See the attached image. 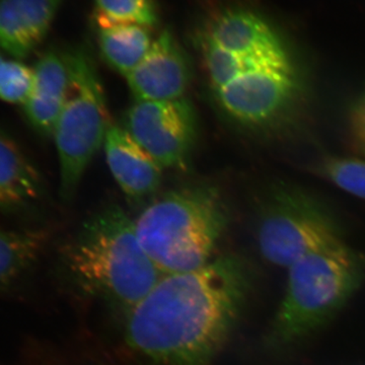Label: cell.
<instances>
[{
  "instance_id": "cell-2",
  "label": "cell",
  "mask_w": 365,
  "mask_h": 365,
  "mask_svg": "<svg viewBox=\"0 0 365 365\" xmlns=\"http://www.w3.org/2000/svg\"><path fill=\"white\" fill-rule=\"evenodd\" d=\"M66 260L83 292L125 314L163 276L141 246L134 220L117 206L101 211L83 225L67 248Z\"/></svg>"
},
{
  "instance_id": "cell-8",
  "label": "cell",
  "mask_w": 365,
  "mask_h": 365,
  "mask_svg": "<svg viewBox=\"0 0 365 365\" xmlns=\"http://www.w3.org/2000/svg\"><path fill=\"white\" fill-rule=\"evenodd\" d=\"M124 129L162 169L182 168L195 141L196 114L185 98L136 101L127 112Z\"/></svg>"
},
{
  "instance_id": "cell-15",
  "label": "cell",
  "mask_w": 365,
  "mask_h": 365,
  "mask_svg": "<svg viewBox=\"0 0 365 365\" xmlns=\"http://www.w3.org/2000/svg\"><path fill=\"white\" fill-rule=\"evenodd\" d=\"M153 43L148 26L121 24L98 28V45L103 57L125 78L143 61Z\"/></svg>"
},
{
  "instance_id": "cell-11",
  "label": "cell",
  "mask_w": 365,
  "mask_h": 365,
  "mask_svg": "<svg viewBox=\"0 0 365 365\" xmlns=\"http://www.w3.org/2000/svg\"><path fill=\"white\" fill-rule=\"evenodd\" d=\"M106 158L115 181L132 199L155 193L162 180V168L121 127H110L105 143Z\"/></svg>"
},
{
  "instance_id": "cell-18",
  "label": "cell",
  "mask_w": 365,
  "mask_h": 365,
  "mask_svg": "<svg viewBox=\"0 0 365 365\" xmlns=\"http://www.w3.org/2000/svg\"><path fill=\"white\" fill-rule=\"evenodd\" d=\"M95 14L98 28L121 24L151 28L158 21L155 0H95Z\"/></svg>"
},
{
  "instance_id": "cell-13",
  "label": "cell",
  "mask_w": 365,
  "mask_h": 365,
  "mask_svg": "<svg viewBox=\"0 0 365 365\" xmlns=\"http://www.w3.org/2000/svg\"><path fill=\"white\" fill-rule=\"evenodd\" d=\"M204 38L235 54H281L284 46L263 19L247 9H227L211 19Z\"/></svg>"
},
{
  "instance_id": "cell-19",
  "label": "cell",
  "mask_w": 365,
  "mask_h": 365,
  "mask_svg": "<svg viewBox=\"0 0 365 365\" xmlns=\"http://www.w3.org/2000/svg\"><path fill=\"white\" fill-rule=\"evenodd\" d=\"M319 172L343 191L365 200V158H327Z\"/></svg>"
},
{
  "instance_id": "cell-21",
  "label": "cell",
  "mask_w": 365,
  "mask_h": 365,
  "mask_svg": "<svg viewBox=\"0 0 365 365\" xmlns=\"http://www.w3.org/2000/svg\"><path fill=\"white\" fill-rule=\"evenodd\" d=\"M349 126L355 145L365 155V90L353 103L349 114Z\"/></svg>"
},
{
  "instance_id": "cell-10",
  "label": "cell",
  "mask_w": 365,
  "mask_h": 365,
  "mask_svg": "<svg viewBox=\"0 0 365 365\" xmlns=\"http://www.w3.org/2000/svg\"><path fill=\"white\" fill-rule=\"evenodd\" d=\"M63 0H0V49L26 58L45 39Z\"/></svg>"
},
{
  "instance_id": "cell-4",
  "label": "cell",
  "mask_w": 365,
  "mask_h": 365,
  "mask_svg": "<svg viewBox=\"0 0 365 365\" xmlns=\"http://www.w3.org/2000/svg\"><path fill=\"white\" fill-rule=\"evenodd\" d=\"M287 270V287L269 341L287 346L332 318L364 279V265L345 242L300 259Z\"/></svg>"
},
{
  "instance_id": "cell-12",
  "label": "cell",
  "mask_w": 365,
  "mask_h": 365,
  "mask_svg": "<svg viewBox=\"0 0 365 365\" xmlns=\"http://www.w3.org/2000/svg\"><path fill=\"white\" fill-rule=\"evenodd\" d=\"M34 83L30 97L24 104L26 116L34 129L53 135L66 104L69 71L66 55L45 53L34 67Z\"/></svg>"
},
{
  "instance_id": "cell-6",
  "label": "cell",
  "mask_w": 365,
  "mask_h": 365,
  "mask_svg": "<svg viewBox=\"0 0 365 365\" xmlns=\"http://www.w3.org/2000/svg\"><path fill=\"white\" fill-rule=\"evenodd\" d=\"M257 242L269 263L287 269L314 252L344 242L332 218L297 191L276 193L257 225Z\"/></svg>"
},
{
  "instance_id": "cell-5",
  "label": "cell",
  "mask_w": 365,
  "mask_h": 365,
  "mask_svg": "<svg viewBox=\"0 0 365 365\" xmlns=\"http://www.w3.org/2000/svg\"><path fill=\"white\" fill-rule=\"evenodd\" d=\"M69 85L66 104L54 130L58 151L60 189L71 198L112 124L95 63L86 52L66 55Z\"/></svg>"
},
{
  "instance_id": "cell-20",
  "label": "cell",
  "mask_w": 365,
  "mask_h": 365,
  "mask_svg": "<svg viewBox=\"0 0 365 365\" xmlns=\"http://www.w3.org/2000/svg\"><path fill=\"white\" fill-rule=\"evenodd\" d=\"M33 83L34 69L20 60H4L0 64V100L24 105L30 97Z\"/></svg>"
},
{
  "instance_id": "cell-14",
  "label": "cell",
  "mask_w": 365,
  "mask_h": 365,
  "mask_svg": "<svg viewBox=\"0 0 365 365\" xmlns=\"http://www.w3.org/2000/svg\"><path fill=\"white\" fill-rule=\"evenodd\" d=\"M39 173L13 139L0 131V209L13 210L40 196Z\"/></svg>"
},
{
  "instance_id": "cell-1",
  "label": "cell",
  "mask_w": 365,
  "mask_h": 365,
  "mask_svg": "<svg viewBox=\"0 0 365 365\" xmlns=\"http://www.w3.org/2000/svg\"><path fill=\"white\" fill-rule=\"evenodd\" d=\"M249 287L244 262L232 255L163 275L126 314L127 345L150 365H212L234 330Z\"/></svg>"
},
{
  "instance_id": "cell-17",
  "label": "cell",
  "mask_w": 365,
  "mask_h": 365,
  "mask_svg": "<svg viewBox=\"0 0 365 365\" xmlns=\"http://www.w3.org/2000/svg\"><path fill=\"white\" fill-rule=\"evenodd\" d=\"M42 235L0 227V287L18 279L39 254Z\"/></svg>"
},
{
  "instance_id": "cell-16",
  "label": "cell",
  "mask_w": 365,
  "mask_h": 365,
  "mask_svg": "<svg viewBox=\"0 0 365 365\" xmlns=\"http://www.w3.org/2000/svg\"><path fill=\"white\" fill-rule=\"evenodd\" d=\"M204 62L213 91L222 88L246 72L269 66L292 64L287 53L282 54L239 55L222 49L202 38Z\"/></svg>"
},
{
  "instance_id": "cell-7",
  "label": "cell",
  "mask_w": 365,
  "mask_h": 365,
  "mask_svg": "<svg viewBox=\"0 0 365 365\" xmlns=\"http://www.w3.org/2000/svg\"><path fill=\"white\" fill-rule=\"evenodd\" d=\"M304 93L294 64L246 72L215 91L220 107L235 121L269 128L292 116Z\"/></svg>"
},
{
  "instance_id": "cell-3",
  "label": "cell",
  "mask_w": 365,
  "mask_h": 365,
  "mask_svg": "<svg viewBox=\"0 0 365 365\" xmlns=\"http://www.w3.org/2000/svg\"><path fill=\"white\" fill-rule=\"evenodd\" d=\"M227 222L220 193L199 186L160 197L134 225L144 251L167 275L195 270L212 260Z\"/></svg>"
},
{
  "instance_id": "cell-22",
  "label": "cell",
  "mask_w": 365,
  "mask_h": 365,
  "mask_svg": "<svg viewBox=\"0 0 365 365\" xmlns=\"http://www.w3.org/2000/svg\"><path fill=\"white\" fill-rule=\"evenodd\" d=\"M4 58H2V57H1V54H0V64H1V63H2V61H4Z\"/></svg>"
},
{
  "instance_id": "cell-9",
  "label": "cell",
  "mask_w": 365,
  "mask_h": 365,
  "mask_svg": "<svg viewBox=\"0 0 365 365\" xmlns=\"http://www.w3.org/2000/svg\"><path fill=\"white\" fill-rule=\"evenodd\" d=\"M190 78L188 58L169 31H165L153 40L143 61L126 76L136 101L184 98Z\"/></svg>"
}]
</instances>
